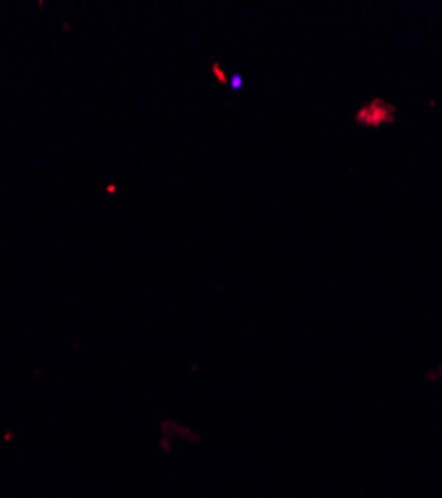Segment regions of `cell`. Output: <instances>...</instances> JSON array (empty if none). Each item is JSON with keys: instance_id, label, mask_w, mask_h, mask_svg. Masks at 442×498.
<instances>
[{"instance_id": "obj_2", "label": "cell", "mask_w": 442, "mask_h": 498, "mask_svg": "<svg viewBox=\"0 0 442 498\" xmlns=\"http://www.w3.org/2000/svg\"><path fill=\"white\" fill-rule=\"evenodd\" d=\"M242 76H235V78H233V88H235V90H237V88H242Z\"/></svg>"}, {"instance_id": "obj_1", "label": "cell", "mask_w": 442, "mask_h": 498, "mask_svg": "<svg viewBox=\"0 0 442 498\" xmlns=\"http://www.w3.org/2000/svg\"><path fill=\"white\" fill-rule=\"evenodd\" d=\"M395 112H397V108L387 104L385 100H373L371 104L362 106L357 112L355 120L359 122L361 126H367V128H378L383 124L395 122Z\"/></svg>"}]
</instances>
